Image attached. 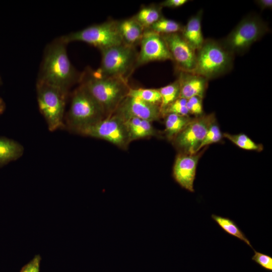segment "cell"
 Wrapping results in <instances>:
<instances>
[{
    "label": "cell",
    "mask_w": 272,
    "mask_h": 272,
    "mask_svg": "<svg viewBox=\"0 0 272 272\" xmlns=\"http://www.w3.org/2000/svg\"><path fill=\"white\" fill-rule=\"evenodd\" d=\"M66 44L60 37L46 47L41 63L37 81L67 91L81 80L80 74L69 58Z\"/></svg>",
    "instance_id": "cell-1"
},
{
    "label": "cell",
    "mask_w": 272,
    "mask_h": 272,
    "mask_svg": "<svg viewBox=\"0 0 272 272\" xmlns=\"http://www.w3.org/2000/svg\"><path fill=\"white\" fill-rule=\"evenodd\" d=\"M80 84L86 87L100 105L105 117L115 112L130 88L126 79L103 76L90 68L81 74Z\"/></svg>",
    "instance_id": "cell-2"
},
{
    "label": "cell",
    "mask_w": 272,
    "mask_h": 272,
    "mask_svg": "<svg viewBox=\"0 0 272 272\" xmlns=\"http://www.w3.org/2000/svg\"><path fill=\"white\" fill-rule=\"evenodd\" d=\"M234 57L221 41L205 39L196 51V63L192 73L208 80L220 77L232 70Z\"/></svg>",
    "instance_id": "cell-3"
},
{
    "label": "cell",
    "mask_w": 272,
    "mask_h": 272,
    "mask_svg": "<svg viewBox=\"0 0 272 272\" xmlns=\"http://www.w3.org/2000/svg\"><path fill=\"white\" fill-rule=\"evenodd\" d=\"M105 118L104 112L86 87L80 84L73 92L65 116L66 128L79 134L82 130Z\"/></svg>",
    "instance_id": "cell-4"
},
{
    "label": "cell",
    "mask_w": 272,
    "mask_h": 272,
    "mask_svg": "<svg viewBox=\"0 0 272 272\" xmlns=\"http://www.w3.org/2000/svg\"><path fill=\"white\" fill-rule=\"evenodd\" d=\"M269 30L267 24L260 16L250 14L243 18L221 42L234 55H243Z\"/></svg>",
    "instance_id": "cell-5"
},
{
    "label": "cell",
    "mask_w": 272,
    "mask_h": 272,
    "mask_svg": "<svg viewBox=\"0 0 272 272\" xmlns=\"http://www.w3.org/2000/svg\"><path fill=\"white\" fill-rule=\"evenodd\" d=\"M36 88L38 108L49 130L54 131L64 127L69 91L38 81Z\"/></svg>",
    "instance_id": "cell-6"
},
{
    "label": "cell",
    "mask_w": 272,
    "mask_h": 272,
    "mask_svg": "<svg viewBox=\"0 0 272 272\" xmlns=\"http://www.w3.org/2000/svg\"><path fill=\"white\" fill-rule=\"evenodd\" d=\"M101 61L96 70L101 76L127 80L136 68L138 52L135 47L123 43L100 50Z\"/></svg>",
    "instance_id": "cell-7"
},
{
    "label": "cell",
    "mask_w": 272,
    "mask_h": 272,
    "mask_svg": "<svg viewBox=\"0 0 272 272\" xmlns=\"http://www.w3.org/2000/svg\"><path fill=\"white\" fill-rule=\"evenodd\" d=\"M66 44L81 41L100 50L123 43L116 27V21L109 20L89 26L60 36Z\"/></svg>",
    "instance_id": "cell-8"
},
{
    "label": "cell",
    "mask_w": 272,
    "mask_h": 272,
    "mask_svg": "<svg viewBox=\"0 0 272 272\" xmlns=\"http://www.w3.org/2000/svg\"><path fill=\"white\" fill-rule=\"evenodd\" d=\"M79 134L106 141L122 150L131 143L124 120L113 113L82 130Z\"/></svg>",
    "instance_id": "cell-9"
},
{
    "label": "cell",
    "mask_w": 272,
    "mask_h": 272,
    "mask_svg": "<svg viewBox=\"0 0 272 272\" xmlns=\"http://www.w3.org/2000/svg\"><path fill=\"white\" fill-rule=\"evenodd\" d=\"M216 120L214 113L194 117L191 121L171 141L178 153L193 154L199 147L208 128Z\"/></svg>",
    "instance_id": "cell-10"
},
{
    "label": "cell",
    "mask_w": 272,
    "mask_h": 272,
    "mask_svg": "<svg viewBox=\"0 0 272 272\" xmlns=\"http://www.w3.org/2000/svg\"><path fill=\"white\" fill-rule=\"evenodd\" d=\"M160 35L167 45L177 71L192 73L196 63V50L186 42L180 32Z\"/></svg>",
    "instance_id": "cell-11"
},
{
    "label": "cell",
    "mask_w": 272,
    "mask_h": 272,
    "mask_svg": "<svg viewBox=\"0 0 272 272\" xmlns=\"http://www.w3.org/2000/svg\"><path fill=\"white\" fill-rule=\"evenodd\" d=\"M140 45L136 67L151 61L172 60L164 40L157 33L148 29L145 30Z\"/></svg>",
    "instance_id": "cell-12"
},
{
    "label": "cell",
    "mask_w": 272,
    "mask_h": 272,
    "mask_svg": "<svg viewBox=\"0 0 272 272\" xmlns=\"http://www.w3.org/2000/svg\"><path fill=\"white\" fill-rule=\"evenodd\" d=\"M115 113L124 121L138 118L153 122L162 117L160 106L127 96L121 102Z\"/></svg>",
    "instance_id": "cell-13"
},
{
    "label": "cell",
    "mask_w": 272,
    "mask_h": 272,
    "mask_svg": "<svg viewBox=\"0 0 272 272\" xmlns=\"http://www.w3.org/2000/svg\"><path fill=\"white\" fill-rule=\"evenodd\" d=\"M201 153L193 154L178 153L173 167L175 181L183 188L194 192V181L198 161Z\"/></svg>",
    "instance_id": "cell-14"
},
{
    "label": "cell",
    "mask_w": 272,
    "mask_h": 272,
    "mask_svg": "<svg viewBox=\"0 0 272 272\" xmlns=\"http://www.w3.org/2000/svg\"><path fill=\"white\" fill-rule=\"evenodd\" d=\"M180 87L179 97L188 99L193 96H205L208 81L205 78L193 73L177 71Z\"/></svg>",
    "instance_id": "cell-15"
},
{
    "label": "cell",
    "mask_w": 272,
    "mask_h": 272,
    "mask_svg": "<svg viewBox=\"0 0 272 272\" xmlns=\"http://www.w3.org/2000/svg\"><path fill=\"white\" fill-rule=\"evenodd\" d=\"M116 27L123 44L135 47L140 44L145 30L133 17L116 21Z\"/></svg>",
    "instance_id": "cell-16"
},
{
    "label": "cell",
    "mask_w": 272,
    "mask_h": 272,
    "mask_svg": "<svg viewBox=\"0 0 272 272\" xmlns=\"http://www.w3.org/2000/svg\"><path fill=\"white\" fill-rule=\"evenodd\" d=\"M202 15L203 11L200 10L192 16L180 32L183 38L196 51L205 41L201 28Z\"/></svg>",
    "instance_id": "cell-17"
},
{
    "label": "cell",
    "mask_w": 272,
    "mask_h": 272,
    "mask_svg": "<svg viewBox=\"0 0 272 272\" xmlns=\"http://www.w3.org/2000/svg\"><path fill=\"white\" fill-rule=\"evenodd\" d=\"M124 121L130 142L160 135V132L153 125L152 122L150 121L138 118H131Z\"/></svg>",
    "instance_id": "cell-18"
},
{
    "label": "cell",
    "mask_w": 272,
    "mask_h": 272,
    "mask_svg": "<svg viewBox=\"0 0 272 272\" xmlns=\"http://www.w3.org/2000/svg\"><path fill=\"white\" fill-rule=\"evenodd\" d=\"M24 152V147L17 141L0 137V168L21 158Z\"/></svg>",
    "instance_id": "cell-19"
},
{
    "label": "cell",
    "mask_w": 272,
    "mask_h": 272,
    "mask_svg": "<svg viewBox=\"0 0 272 272\" xmlns=\"http://www.w3.org/2000/svg\"><path fill=\"white\" fill-rule=\"evenodd\" d=\"M164 133L167 139L172 141L191 121L193 118L173 113L166 114Z\"/></svg>",
    "instance_id": "cell-20"
},
{
    "label": "cell",
    "mask_w": 272,
    "mask_h": 272,
    "mask_svg": "<svg viewBox=\"0 0 272 272\" xmlns=\"http://www.w3.org/2000/svg\"><path fill=\"white\" fill-rule=\"evenodd\" d=\"M162 9L159 4L144 6L132 17L146 30L163 17Z\"/></svg>",
    "instance_id": "cell-21"
},
{
    "label": "cell",
    "mask_w": 272,
    "mask_h": 272,
    "mask_svg": "<svg viewBox=\"0 0 272 272\" xmlns=\"http://www.w3.org/2000/svg\"><path fill=\"white\" fill-rule=\"evenodd\" d=\"M211 218L226 233L241 240L253 249L250 241L233 220L215 214H212Z\"/></svg>",
    "instance_id": "cell-22"
},
{
    "label": "cell",
    "mask_w": 272,
    "mask_h": 272,
    "mask_svg": "<svg viewBox=\"0 0 272 272\" xmlns=\"http://www.w3.org/2000/svg\"><path fill=\"white\" fill-rule=\"evenodd\" d=\"M161 96L160 108L162 115V112L166 107L179 97L180 87L179 82L176 79L173 82L158 89Z\"/></svg>",
    "instance_id": "cell-23"
},
{
    "label": "cell",
    "mask_w": 272,
    "mask_h": 272,
    "mask_svg": "<svg viewBox=\"0 0 272 272\" xmlns=\"http://www.w3.org/2000/svg\"><path fill=\"white\" fill-rule=\"evenodd\" d=\"M183 28V26L180 23L163 17L152 25L148 30L159 34H168L181 32Z\"/></svg>",
    "instance_id": "cell-24"
},
{
    "label": "cell",
    "mask_w": 272,
    "mask_h": 272,
    "mask_svg": "<svg viewBox=\"0 0 272 272\" xmlns=\"http://www.w3.org/2000/svg\"><path fill=\"white\" fill-rule=\"evenodd\" d=\"M127 96L159 106L161 103V96L158 89L130 88Z\"/></svg>",
    "instance_id": "cell-25"
},
{
    "label": "cell",
    "mask_w": 272,
    "mask_h": 272,
    "mask_svg": "<svg viewBox=\"0 0 272 272\" xmlns=\"http://www.w3.org/2000/svg\"><path fill=\"white\" fill-rule=\"evenodd\" d=\"M223 135L224 137L241 149L258 152L263 150L262 145L255 143L245 134L241 133L237 134H231L224 133Z\"/></svg>",
    "instance_id": "cell-26"
},
{
    "label": "cell",
    "mask_w": 272,
    "mask_h": 272,
    "mask_svg": "<svg viewBox=\"0 0 272 272\" xmlns=\"http://www.w3.org/2000/svg\"><path fill=\"white\" fill-rule=\"evenodd\" d=\"M223 137V135L216 120L208 128L205 137L199 147L198 152L205 146L221 141Z\"/></svg>",
    "instance_id": "cell-27"
},
{
    "label": "cell",
    "mask_w": 272,
    "mask_h": 272,
    "mask_svg": "<svg viewBox=\"0 0 272 272\" xmlns=\"http://www.w3.org/2000/svg\"><path fill=\"white\" fill-rule=\"evenodd\" d=\"M187 99L179 97L168 105L162 113V117L166 114L173 113L182 116H189L186 106Z\"/></svg>",
    "instance_id": "cell-28"
},
{
    "label": "cell",
    "mask_w": 272,
    "mask_h": 272,
    "mask_svg": "<svg viewBox=\"0 0 272 272\" xmlns=\"http://www.w3.org/2000/svg\"><path fill=\"white\" fill-rule=\"evenodd\" d=\"M202 99L198 96H193L187 99L186 106L189 114L195 117L203 114Z\"/></svg>",
    "instance_id": "cell-29"
},
{
    "label": "cell",
    "mask_w": 272,
    "mask_h": 272,
    "mask_svg": "<svg viewBox=\"0 0 272 272\" xmlns=\"http://www.w3.org/2000/svg\"><path fill=\"white\" fill-rule=\"evenodd\" d=\"M254 254L252 256L251 259L258 264L262 268L272 271V257L268 255L256 251L253 249Z\"/></svg>",
    "instance_id": "cell-30"
},
{
    "label": "cell",
    "mask_w": 272,
    "mask_h": 272,
    "mask_svg": "<svg viewBox=\"0 0 272 272\" xmlns=\"http://www.w3.org/2000/svg\"><path fill=\"white\" fill-rule=\"evenodd\" d=\"M41 260V256L39 254L36 255L21 268L20 272H40Z\"/></svg>",
    "instance_id": "cell-31"
},
{
    "label": "cell",
    "mask_w": 272,
    "mask_h": 272,
    "mask_svg": "<svg viewBox=\"0 0 272 272\" xmlns=\"http://www.w3.org/2000/svg\"><path fill=\"white\" fill-rule=\"evenodd\" d=\"M188 0H165L159 5L163 8V7L169 8H177L180 7L188 2Z\"/></svg>",
    "instance_id": "cell-32"
},
{
    "label": "cell",
    "mask_w": 272,
    "mask_h": 272,
    "mask_svg": "<svg viewBox=\"0 0 272 272\" xmlns=\"http://www.w3.org/2000/svg\"><path fill=\"white\" fill-rule=\"evenodd\" d=\"M254 2L261 10L272 8L271 0H256Z\"/></svg>",
    "instance_id": "cell-33"
},
{
    "label": "cell",
    "mask_w": 272,
    "mask_h": 272,
    "mask_svg": "<svg viewBox=\"0 0 272 272\" xmlns=\"http://www.w3.org/2000/svg\"><path fill=\"white\" fill-rule=\"evenodd\" d=\"M6 108V103L3 98L0 96V115L4 112Z\"/></svg>",
    "instance_id": "cell-34"
},
{
    "label": "cell",
    "mask_w": 272,
    "mask_h": 272,
    "mask_svg": "<svg viewBox=\"0 0 272 272\" xmlns=\"http://www.w3.org/2000/svg\"><path fill=\"white\" fill-rule=\"evenodd\" d=\"M2 83V78L0 76V84H1Z\"/></svg>",
    "instance_id": "cell-35"
}]
</instances>
